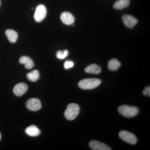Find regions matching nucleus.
<instances>
[{
	"label": "nucleus",
	"mask_w": 150,
	"mask_h": 150,
	"mask_svg": "<svg viewBox=\"0 0 150 150\" xmlns=\"http://www.w3.org/2000/svg\"><path fill=\"white\" fill-rule=\"evenodd\" d=\"M100 79L96 78L84 79L80 81L78 84L81 88L84 90L92 89L97 87L101 83Z\"/></svg>",
	"instance_id": "f257e3e1"
},
{
	"label": "nucleus",
	"mask_w": 150,
	"mask_h": 150,
	"mask_svg": "<svg viewBox=\"0 0 150 150\" xmlns=\"http://www.w3.org/2000/svg\"><path fill=\"white\" fill-rule=\"evenodd\" d=\"M118 111L121 115L127 118L134 117L139 113V109L137 107L126 105L119 106Z\"/></svg>",
	"instance_id": "f03ea898"
},
{
	"label": "nucleus",
	"mask_w": 150,
	"mask_h": 150,
	"mask_svg": "<svg viewBox=\"0 0 150 150\" xmlns=\"http://www.w3.org/2000/svg\"><path fill=\"white\" fill-rule=\"evenodd\" d=\"M80 107L76 103H72L68 105L67 109L64 112L65 117L68 120L71 121L74 120L79 115Z\"/></svg>",
	"instance_id": "7ed1b4c3"
},
{
	"label": "nucleus",
	"mask_w": 150,
	"mask_h": 150,
	"mask_svg": "<svg viewBox=\"0 0 150 150\" xmlns=\"http://www.w3.org/2000/svg\"><path fill=\"white\" fill-rule=\"evenodd\" d=\"M119 137L124 142L131 144H135L137 142V137L131 132L126 131H121L119 132Z\"/></svg>",
	"instance_id": "20e7f679"
},
{
	"label": "nucleus",
	"mask_w": 150,
	"mask_h": 150,
	"mask_svg": "<svg viewBox=\"0 0 150 150\" xmlns=\"http://www.w3.org/2000/svg\"><path fill=\"white\" fill-rule=\"evenodd\" d=\"M47 10L46 7L42 4L38 6L35 9L34 15L35 21L38 22H40L46 17Z\"/></svg>",
	"instance_id": "39448f33"
},
{
	"label": "nucleus",
	"mask_w": 150,
	"mask_h": 150,
	"mask_svg": "<svg viewBox=\"0 0 150 150\" xmlns=\"http://www.w3.org/2000/svg\"><path fill=\"white\" fill-rule=\"evenodd\" d=\"M26 107L31 111H37L41 108L40 100L38 98H31L28 100L26 103Z\"/></svg>",
	"instance_id": "423d86ee"
},
{
	"label": "nucleus",
	"mask_w": 150,
	"mask_h": 150,
	"mask_svg": "<svg viewBox=\"0 0 150 150\" xmlns=\"http://www.w3.org/2000/svg\"><path fill=\"white\" fill-rule=\"evenodd\" d=\"M28 89V87L24 83H21L15 86L13 89V93L18 96H21L24 94Z\"/></svg>",
	"instance_id": "0eeeda50"
},
{
	"label": "nucleus",
	"mask_w": 150,
	"mask_h": 150,
	"mask_svg": "<svg viewBox=\"0 0 150 150\" xmlns=\"http://www.w3.org/2000/svg\"><path fill=\"white\" fill-rule=\"evenodd\" d=\"M89 147L91 149L93 150H110L111 149L104 143H101L98 141H91L90 142Z\"/></svg>",
	"instance_id": "6e6552de"
},
{
	"label": "nucleus",
	"mask_w": 150,
	"mask_h": 150,
	"mask_svg": "<svg viewBox=\"0 0 150 150\" xmlns=\"http://www.w3.org/2000/svg\"><path fill=\"white\" fill-rule=\"evenodd\" d=\"M122 21L126 27L132 28L137 24L138 20L130 15H125L122 17Z\"/></svg>",
	"instance_id": "1a4fd4ad"
},
{
	"label": "nucleus",
	"mask_w": 150,
	"mask_h": 150,
	"mask_svg": "<svg viewBox=\"0 0 150 150\" xmlns=\"http://www.w3.org/2000/svg\"><path fill=\"white\" fill-rule=\"evenodd\" d=\"M60 18L62 22L67 25L73 24L75 21L74 17L73 15L68 12H64L62 13Z\"/></svg>",
	"instance_id": "9d476101"
},
{
	"label": "nucleus",
	"mask_w": 150,
	"mask_h": 150,
	"mask_svg": "<svg viewBox=\"0 0 150 150\" xmlns=\"http://www.w3.org/2000/svg\"><path fill=\"white\" fill-rule=\"evenodd\" d=\"M19 62L20 64L24 65L25 68L28 69H32L34 66L33 61L28 56H22L20 58Z\"/></svg>",
	"instance_id": "9b49d317"
},
{
	"label": "nucleus",
	"mask_w": 150,
	"mask_h": 150,
	"mask_svg": "<svg viewBox=\"0 0 150 150\" xmlns=\"http://www.w3.org/2000/svg\"><path fill=\"white\" fill-rule=\"evenodd\" d=\"M25 132L28 136L35 137L38 136L40 134V131L35 125H31L26 128Z\"/></svg>",
	"instance_id": "f8f14e48"
},
{
	"label": "nucleus",
	"mask_w": 150,
	"mask_h": 150,
	"mask_svg": "<svg viewBox=\"0 0 150 150\" xmlns=\"http://www.w3.org/2000/svg\"><path fill=\"white\" fill-rule=\"evenodd\" d=\"M6 36L11 43H14L17 40L18 34L17 33L12 29H8L5 32Z\"/></svg>",
	"instance_id": "ddd939ff"
},
{
	"label": "nucleus",
	"mask_w": 150,
	"mask_h": 150,
	"mask_svg": "<svg viewBox=\"0 0 150 150\" xmlns=\"http://www.w3.org/2000/svg\"><path fill=\"white\" fill-rule=\"evenodd\" d=\"M101 69L100 67L98 65L93 64L90 65L86 67L85 69V71L86 73L89 74H98L101 72Z\"/></svg>",
	"instance_id": "4468645a"
},
{
	"label": "nucleus",
	"mask_w": 150,
	"mask_h": 150,
	"mask_svg": "<svg viewBox=\"0 0 150 150\" xmlns=\"http://www.w3.org/2000/svg\"><path fill=\"white\" fill-rule=\"evenodd\" d=\"M130 3V0H118L113 5V8L117 10L122 9L128 7Z\"/></svg>",
	"instance_id": "2eb2a0df"
},
{
	"label": "nucleus",
	"mask_w": 150,
	"mask_h": 150,
	"mask_svg": "<svg viewBox=\"0 0 150 150\" xmlns=\"http://www.w3.org/2000/svg\"><path fill=\"white\" fill-rule=\"evenodd\" d=\"M121 65V63L118 60L116 59H112L108 62V68L110 71H117Z\"/></svg>",
	"instance_id": "dca6fc26"
},
{
	"label": "nucleus",
	"mask_w": 150,
	"mask_h": 150,
	"mask_svg": "<svg viewBox=\"0 0 150 150\" xmlns=\"http://www.w3.org/2000/svg\"><path fill=\"white\" fill-rule=\"evenodd\" d=\"M40 77L39 72L37 70H33L27 74V78L30 81L35 82L38 80Z\"/></svg>",
	"instance_id": "f3484780"
},
{
	"label": "nucleus",
	"mask_w": 150,
	"mask_h": 150,
	"mask_svg": "<svg viewBox=\"0 0 150 150\" xmlns=\"http://www.w3.org/2000/svg\"><path fill=\"white\" fill-rule=\"evenodd\" d=\"M69 55V51L68 50H65L64 51H59L56 53V57L59 59H65Z\"/></svg>",
	"instance_id": "a211bd4d"
},
{
	"label": "nucleus",
	"mask_w": 150,
	"mask_h": 150,
	"mask_svg": "<svg viewBox=\"0 0 150 150\" xmlns=\"http://www.w3.org/2000/svg\"><path fill=\"white\" fill-rule=\"evenodd\" d=\"M74 66V62H72V61H67L65 62L64 64V67L66 69H69L70 68H72Z\"/></svg>",
	"instance_id": "6ab92c4d"
},
{
	"label": "nucleus",
	"mask_w": 150,
	"mask_h": 150,
	"mask_svg": "<svg viewBox=\"0 0 150 150\" xmlns=\"http://www.w3.org/2000/svg\"><path fill=\"white\" fill-rule=\"evenodd\" d=\"M143 94L144 95H148L150 96V86H147L145 88L144 90L143 91Z\"/></svg>",
	"instance_id": "aec40b11"
},
{
	"label": "nucleus",
	"mask_w": 150,
	"mask_h": 150,
	"mask_svg": "<svg viewBox=\"0 0 150 150\" xmlns=\"http://www.w3.org/2000/svg\"><path fill=\"white\" fill-rule=\"evenodd\" d=\"M1 134H0V140H1Z\"/></svg>",
	"instance_id": "412c9836"
},
{
	"label": "nucleus",
	"mask_w": 150,
	"mask_h": 150,
	"mask_svg": "<svg viewBox=\"0 0 150 150\" xmlns=\"http://www.w3.org/2000/svg\"><path fill=\"white\" fill-rule=\"evenodd\" d=\"M0 5H1V1H0Z\"/></svg>",
	"instance_id": "4be33fe9"
}]
</instances>
